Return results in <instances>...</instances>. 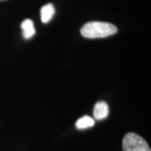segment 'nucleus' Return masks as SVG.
<instances>
[{
    "mask_svg": "<svg viewBox=\"0 0 151 151\" xmlns=\"http://www.w3.org/2000/svg\"><path fill=\"white\" fill-rule=\"evenodd\" d=\"M118 28L114 24L106 22H89L81 28V34L88 39L108 37L117 33Z\"/></svg>",
    "mask_w": 151,
    "mask_h": 151,
    "instance_id": "1",
    "label": "nucleus"
},
{
    "mask_svg": "<svg viewBox=\"0 0 151 151\" xmlns=\"http://www.w3.org/2000/svg\"><path fill=\"white\" fill-rule=\"evenodd\" d=\"M122 148L124 151H151L146 140L135 133H128L124 136Z\"/></svg>",
    "mask_w": 151,
    "mask_h": 151,
    "instance_id": "2",
    "label": "nucleus"
},
{
    "mask_svg": "<svg viewBox=\"0 0 151 151\" xmlns=\"http://www.w3.org/2000/svg\"><path fill=\"white\" fill-rule=\"evenodd\" d=\"M109 113V105L106 102L101 101H99L94 105L93 110V116L96 120H101L107 118Z\"/></svg>",
    "mask_w": 151,
    "mask_h": 151,
    "instance_id": "3",
    "label": "nucleus"
},
{
    "mask_svg": "<svg viewBox=\"0 0 151 151\" xmlns=\"http://www.w3.org/2000/svg\"><path fill=\"white\" fill-rule=\"evenodd\" d=\"M21 29L22 30V36L25 39H31L36 33L35 24L30 19H25L23 20L21 23Z\"/></svg>",
    "mask_w": 151,
    "mask_h": 151,
    "instance_id": "4",
    "label": "nucleus"
},
{
    "mask_svg": "<svg viewBox=\"0 0 151 151\" xmlns=\"http://www.w3.org/2000/svg\"><path fill=\"white\" fill-rule=\"evenodd\" d=\"M55 10L52 4H48L41 7V20L43 23H48L53 17Z\"/></svg>",
    "mask_w": 151,
    "mask_h": 151,
    "instance_id": "5",
    "label": "nucleus"
},
{
    "mask_svg": "<svg viewBox=\"0 0 151 151\" xmlns=\"http://www.w3.org/2000/svg\"><path fill=\"white\" fill-rule=\"evenodd\" d=\"M94 124V119L89 116L81 117L76 122V127L78 129H86L88 127H92Z\"/></svg>",
    "mask_w": 151,
    "mask_h": 151,
    "instance_id": "6",
    "label": "nucleus"
}]
</instances>
